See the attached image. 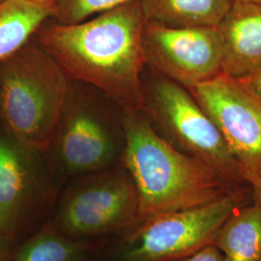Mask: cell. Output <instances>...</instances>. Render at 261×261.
<instances>
[{
    "mask_svg": "<svg viewBox=\"0 0 261 261\" xmlns=\"http://www.w3.org/2000/svg\"><path fill=\"white\" fill-rule=\"evenodd\" d=\"M146 67L189 89L223 74L224 47L218 28H169L146 22Z\"/></svg>",
    "mask_w": 261,
    "mask_h": 261,
    "instance_id": "9",
    "label": "cell"
},
{
    "mask_svg": "<svg viewBox=\"0 0 261 261\" xmlns=\"http://www.w3.org/2000/svg\"><path fill=\"white\" fill-rule=\"evenodd\" d=\"M232 2H244V3H254V4H261V0H232Z\"/></svg>",
    "mask_w": 261,
    "mask_h": 261,
    "instance_id": "22",
    "label": "cell"
},
{
    "mask_svg": "<svg viewBox=\"0 0 261 261\" xmlns=\"http://www.w3.org/2000/svg\"><path fill=\"white\" fill-rule=\"evenodd\" d=\"M213 244L225 261H261V203L238 207L221 226Z\"/></svg>",
    "mask_w": 261,
    "mask_h": 261,
    "instance_id": "14",
    "label": "cell"
},
{
    "mask_svg": "<svg viewBox=\"0 0 261 261\" xmlns=\"http://www.w3.org/2000/svg\"><path fill=\"white\" fill-rule=\"evenodd\" d=\"M17 247L0 232V261H13Z\"/></svg>",
    "mask_w": 261,
    "mask_h": 261,
    "instance_id": "18",
    "label": "cell"
},
{
    "mask_svg": "<svg viewBox=\"0 0 261 261\" xmlns=\"http://www.w3.org/2000/svg\"><path fill=\"white\" fill-rule=\"evenodd\" d=\"M90 246V240L69 237L51 223L20 243L13 261H86Z\"/></svg>",
    "mask_w": 261,
    "mask_h": 261,
    "instance_id": "15",
    "label": "cell"
},
{
    "mask_svg": "<svg viewBox=\"0 0 261 261\" xmlns=\"http://www.w3.org/2000/svg\"><path fill=\"white\" fill-rule=\"evenodd\" d=\"M72 80L32 39L0 62V121L14 138L46 152L71 89Z\"/></svg>",
    "mask_w": 261,
    "mask_h": 261,
    "instance_id": "3",
    "label": "cell"
},
{
    "mask_svg": "<svg viewBox=\"0 0 261 261\" xmlns=\"http://www.w3.org/2000/svg\"><path fill=\"white\" fill-rule=\"evenodd\" d=\"M54 15L53 5L30 0L0 1V62L24 47Z\"/></svg>",
    "mask_w": 261,
    "mask_h": 261,
    "instance_id": "13",
    "label": "cell"
},
{
    "mask_svg": "<svg viewBox=\"0 0 261 261\" xmlns=\"http://www.w3.org/2000/svg\"><path fill=\"white\" fill-rule=\"evenodd\" d=\"M238 191L205 205L159 215L122 236L116 261H178L213 244L239 207Z\"/></svg>",
    "mask_w": 261,
    "mask_h": 261,
    "instance_id": "7",
    "label": "cell"
},
{
    "mask_svg": "<svg viewBox=\"0 0 261 261\" xmlns=\"http://www.w3.org/2000/svg\"><path fill=\"white\" fill-rule=\"evenodd\" d=\"M124 133L120 166L138 191L140 224L237 191V185L162 137L141 110L124 112Z\"/></svg>",
    "mask_w": 261,
    "mask_h": 261,
    "instance_id": "2",
    "label": "cell"
},
{
    "mask_svg": "<svg viewBox=\"0 0 261 261\" xmlns=\"http://www.w3.org/2000/svg\"><path fill=\"white\" fill-rule=\"evenodd\" d=\"M124 143V112L92 86L72 81L47 149L58 167L71 175L114 168Z\"/></svg>",
    "mask_w": 261,
    "mask_h": 261,
    "instance_id": "4",
    "label": "cell"
},
{
    "mask_svg": "<svg viewBox=\"0 0 261 261\" xmlns=\"http://www.w3.org/2000/svg\"><path fill=\"white\" fill-rule=\"evenodd\" d=\"M68 189L56 216V228L80 240L129 233L140 224L138 191L125 168L82 175Z\"/></svg>",
    "mask_w": 261,
    "mask_h": 261,
    "instance_id": "6",
    "label": "cell"
},
{
    "mask_svg": "<svg viewBox=\"0 0 261 261\" xmlns=\"http://www.w3.org/2000/svg\"><path fill=\"white\" fill-rule=\"evenodd\" d=\"M244 81L249 84L252 89H254L257 93L261 95V70Z\"/></svg>",
    "mask_w": 261,
    "mask_h": 261,
    "instance_id": "20",
    "label": "cell"
},
{
    "mask_svg": "<svg viewBox=\"0 0 261 261\" xmlns=\"http://www.w3.org/2000/svg\"><path fill=\"white\" fill-rule=\"evenodd\" d=\"M135 0H54L53 19L61 24H73L90 19Z\"/></svg>",
    "mask_w": 261,
    "mask_h": 261,
    "instance_id": "16",
    "label": "cell"
},
{
    "mask_svg": "<svg viewBox=\"0 0 261 261\" xmlns=\"http://www.w3.org/2000/svg\"><path fill=\"white\" fill-rule=\"evenodd\" d=\"M189 91L207 112L243 179L261 178V95L244 80L221 74Z\"/></svg>",
    "mask_w": 261,
    "mask_h": 261,
    "instance_id": "8",
    "label": "cell"
},
{
    "mask_svg": "<svg viewBox=\"0 0 261 261\" xmlns=\"http://www.w3.org/2000/svg\"><path fill=\"white\" fill-rule=\"evenodd\" d=\"M178 261H225L222 252L214 244L208 245L201 250Z\"/></svg>",
    "mask_w": 261,
    "mask_h": 261,
    "instance_id": "17",
    "label": "cell"
},
{
    "mask_svg": "<svg viewBox=\"0 0 261 261\" xmlns=\"http://www.w3.org/2000/svg\"><path fill=\"white\" fill-rule=\"evenodd\" d=\"M146 22L169 28H217L232 0H140Z\"/></svg>",
    "mask_w": 261,
    "mask_h": 261,
    "instance_id": "12",
    "label": "cell"
},
{
    "mask_svg": "<svg viewBox=\"0 0 261 261\" xmlns=\"http://www.w3.org/2000/svg\"><path fill=\"white\" fill-rule=\"evenodd\" d=\"M33 2H36L38 4H42V5H53L54 0H30Z\"/></svg>",
    "mask_w": 261,
    "mask_h": 261,
    "instance_id": "21",
    "label": "cell"
},
{
    "mask_svg": "<svg viewBox=\"0 0 261 261\" xmlns=\"http://www.w3.org/2000/svg\"><path fill=\"white\" fill-rule=\"evenodd\" d=\"M140 0L73 24L47 20L33 39L68 76L99 90L124 112L140 111L146 67Z\"/></svg>",
    "mask_w": 261,
    "mask_h": 261,
    "instance_id": "1",
    "label": "cell"
},
{
    "mask_svg": "<svg viewBox=\"0 0 261 261\" xmlns=\"http://www.w3.org/2000/svg\"><path fill=\"white\" fill-rule=\"evenodd\" d=\"M0 1H2V0H0Z\"/></svg>",
    "mask_w": 261,
    "mask_h": 261,
    "instance_id": "23",
    "label": "cell"
},
{
    "mask_svg": "<svg viewBox=\"0 0 261 261\" xmlns=\"http://www.w3.org/2000/svg\"><path fill=\"white\" fill-rule=\"evenodd\" d=\"M223 40V74L246 80L261 70V4L233 2L217 27Z\"/></svg>",
    "mask_w": 261,
    "mask_h": 261,
    "instance_id": "11",
    "label": "cell"
},
{
    "mask_svg": "<svg viewBox=\"0 0 261 261\" xmlns=\"http://www.w3.org/2000/svg\"><path fill=\"white\" fill-rule=\"evenodd\" d=\"M246 184L251 187L253 202L261 203V178H247L246 179Z\"/></svg>",
    "mask_w": 261,
    "mask_h": 261,
    "instance_id": "19",
    "label": "cell"
},
{
    "mask_svg": "<svg viewBox=\"0 0 261 261\" xmlns=\"http://www.w3.org/2000/svg\"><path fill=\"white\" fill-rule=\"evenodd\" d=\"M142 96L141 111L162 137L235 185L246 184L220 130L187 88L149 69Z\"/></svg>",
    "mask_w": 261,
    "mask_h": 261,
    "instance_id": "5",
    "label": "cell"
},
{
    "mask_svg": "<svg viewBox=\"0 0 261 261\" xmlns=\"http://www.w3.org/2000/svg\"><path fill=\"white\" fill-rule=\"evenodd\" d=\"M42 153L0 127V232L16 246L39 229Z\"/></svg>",
    "mask_w": 261,
    "mask_h": 261,
    "instance_id": "10",
    "label": "cell"
}]
</instances>
